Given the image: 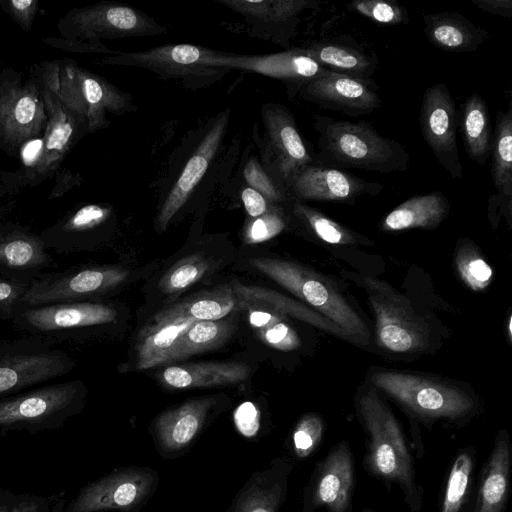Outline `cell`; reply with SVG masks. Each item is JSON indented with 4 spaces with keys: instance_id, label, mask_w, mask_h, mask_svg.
<instances>
[{
    "instance_id": "obj_1",
    "label": "cell",
    "mask_w": 512,
    "mask_h": 512,
    "mask_svg": "<svg viewBox=\"0 0 512 512\" xmlns=\"http://www.w3.org/2000/svg\"><path fill=\"white\" fill-rule=\"evenodd\" d=\"M357 413L366 435V472L388 489L397 485L410 511L420 512L424 489L417 483L410 448L396 417L371 388L358 397Z\"/></svg>"
},
{
    "instance_id": "obj_2",
    "label": "cell",
    "mask_w": 512,
    "mask_h": 512,
    "mask_svg": "<svg viewBox=\"0 0 512 512\" xmlns=\"http://www.w3.org/2000/svg\"><path fill=\"white\" fill-rule=\"evenodd\" d=\"M319 148L316 161L336 168H357L377 173L404 172L410 155L398 141L379 134L367 121L337 120L313 115Z\"/></svg>"
},
{
    "instance_id": "obj_3",
    "label": "cell",
    "mask_w": 512,
    "mask_h": 512,
    "mask_svg": "<svg viewBox=\"0 0 512 512\" xmlns=\"http://www.w3.org/2000/svg\"><path fill=\"white\" fill-rule=\"evenodd\" d=\"M249 263L256 270L305 302L308 307L338 325L351 340L364 344L369 330L346 298L324 276L298 263L254 257Z\"/></svg>"
},
{
    "instance_id": "obj_4",
    "label": "cell",
    "mask_w": 512,
    "mask_h": 512,
    "mask_svg": "<svg viewBox=\"0 0 512 512\" xmlns=\"http://www.w3.org/2000/svg\"><path fill=\"white\" fill-rule=\"evenodd\" d=\"M87 389L81 380H69L22 391L0 399V432L30 433L62 427L81 412Z\"/></svg>"
},
{
    "instance_id": "obj_5",
    "label": "cell",
    "mask_w": 512,
    "mask_h": 512,
    "mask_svg": "<svg viewBox=\"0 0 512 512\" xmlns=\"http://www.w3.org/2000/svg\"><path fill=\"white\" fill-rule=\"evenodd\" d=\"M117 317V309L107 303L59 302L20 305L12 318V323L23 333L54 345L81 339L113 324Z\"/></svg>"
},
{
    "instance_id": "obj_6",
    "label": "cell",
    "mask_w": 512,
    "mask_h": 512,
    "mask_svg": "<svg viewBox=\"0 0 512 512\" xmlns=\"http://www.w3.org/2000/svg\"><path fill=\"white\" fill-rule=\"evenodd\" d=\"M374 385L425 421L458 422L470 416L474 401L457 387L414 374L379 371L372 375Z\"/></svg>"
},
{
    "instance_id": "obj_7",
    "label": "cell",
    "mask_w": 512,
    "mask_h": 512,
    "mask_svg": "<svg viewBox=\"0 0 512 512\" xmlns=\"http://www.w3.org/2000/svg\"><path fill=\"white\" fill-rule=\"evenodd\" d=\"M33 336L0 342V399L70 373L75 360Z\"/></svg>"
},
{
    "instance_id": "obj_8",
    "label": "cell",
    "mask_w": 512,
    "mask_h": 512,
    "mask_svg": "<svg viewBox=\"0 0 512 512\" xmlns=\"http://www.w3.org/2000/svg\"><path fill=\"white\" fill-rule=\"evenodd\" d=\"M216 50L192 44H165L139 52H117L103 63L147 69L161 78L176 79L188 89L207 87L230 70L209 62Z\"/></svg>"
},
{
    "instance_id": "obj_9",
    "label": "cell",
    "mask_w": 512,
    "mask_h": 512,
    "mask_svg": "<svg viewBox=\"0 0 512 512\" xmlns=\"http://www.w3.org/2000/svg\"><path fill=\"white\" fill-rule=\"evenodd\" d=\"M128 270L111 265L73 266L60 272H44L32 281L21 305L95 301L126 281Z\"/></svg>"
},
{
    "instance_id": "obj_10",
    "label": "cell",
    "mask_w": 512,
    "mask_h": 512,
    "mask_svg": "<svg viewBox=\"0 0 512 512\" xmlns=\"http://www.w3.org/2000/svg\"><path fill=\"white\" fill-rule=\"evenodd\" d=\"M376 319V339L383 349L409 353L428 345V330L401 295L388 283L364 277L362 282Z\"/></svg>"
},
{
    "instance_id": "obj_11",
    "label": "cell",
    "mask_w": 512,
    "mask_h": 512,
    "mask_svg": "<svg viewBox=\"0 0 512 512\" xmlns=\"http://www.w3.org/2000/svg\"><path fill=\"white\" fill-rule=\"evenodd\" d=\"M262 118V166L287 188L296 171L316 161L315 155L308 150L287 107L279 103H266L262 106Z\"/></svg>"
},
{
    "instance_id": "obj_12",
    "label": "cell",
    "mask_w": 512,
    "mask_h": 512,
    "mask_svg": "<svg viewBox=\"0 0 512 512\" xmlns=\"http://www.w3.org/2000/svg\"><path fill=\"white\" fill-rule=\"evenodd\" d=\"M355 484V462L347 441L333 445L319 460L304 490L301 512H351Z\"/></svg>"
},
{
    "instance_id": "obj_13",
    "label": "cell",
    "mask_w": 512,
    "mask_h": 512,
    "mask_svg": "<svg viewBox=\"0 0 512 512\" xmlns=\"http://www.w3.org/2000/svg\"><path fill=\"white\" fill-rule=\"evenodd\" d=\"M422 137L437 161L453 179L463 176L457 146L458 110L445 83H437L423 94L420 116Z\"/></svg>"
},
{
    "instance_id": "obj_14",
    "label": "cell",
    "mask_w": 512,
    "mask_h": 512,
    "mask_svg": "<svg viewBox=\"0 0 512 512\" xmlns=\"http://www.w3.org/2000/svg\"><path fill=\"white\" fill-rule=\"evenodd\" d=\"M156 483L157 475L148 468L119 469L84 487L66 512L130 510L149 497Z\"/></svg>"
},
{
    "instance_id": "obj_15",
    "label": "cell",
    "mask_w": 512,
    "mask_h": 512,
    "mask_svg": "<svg viewBox=\"0 0 512 512\" xmlns=\"http://www.w3.org/2000/svg\"><path fill=\"white\" fill-rule=\"evenodd\" d=\"M384 186L317 161L300 168L288 182L290 199L354 204L363 194L377 195Z\"/></svg>"
},
{
    "instance_id": "obj_16",
    "label": "cell",
    "mask_w": 512,
    "mask_h": 512,
    "mask_svg": "<svg viewBox=\"0 0 512 512\" xmlns=\"http://www.w3.org/2000/svg\"><path fill=\"white\" fill-rule=\"evenodd\" d=\"M217 67L237 69L271 77L283 82L290 97L308 81L330 71L322 68L300 48L263 55H239L217 51L209 59Z\"/></svg>"
},
{
    "instance_id": "obj_17",
    "label": "cell",
    "mask_w": 512,
    "mask_h": 512,
    "mask_svg": "<svg viewBox=\"0 0 512 512\" xmlns=\"http://www.w3.org/2000/svg\"><path fill=\"white\" fill-rule=\"evenodd\" d=\"M378 88L372 79L366 81L329 72L302 85L297 95L324 109L359 117L382 106Z\"/></svg>"
},
{
    "instance_id": "obj_18",
    "label": "cell",
    "mask_w": 512,
    "mask_h": 512,
    "mask_svg": "<svg viewBox=\"0 0 512 512\" xmlns=\"http://www.w3.org/2000/svg\"><path fill=\"white\" fill-rule=\"evenodd\" d=\"M78 34L90 40L166 34L167 28L144 12L125 4L99 3L74 16Z\"/></svg>"
},
{
    "instance_id": "obj_19",
    "label": "cell",
    "mask_w": 512,
    "mask_h": 512,
    "mask_svg": "<svg viewBox=\"0 0 512 512\" xmlns=\"http://www.w3.org/2000/svg\"><path fill=\"white\" fill-rule=\"evenodd\" d=\"M229 109L219 114L206 130L189 156L178 178L167 193L156 218V228L164 231L172 218L184 206L207 172L224 138Z\"/></svg>"
},
{
    "instance_id": "obj_20",
    "label": "cell",
    "mask_w": 512,
    "mask_h": 512,
    "mask_svg": "<svg viewBox=\"0 0 512 512\" xmlns=\"http://www.w3.org/2000/svg\"><path fill=\"white\" fill-rule=\"evenodd\" d=\"M43 106L35 87L27 84L0 89V147L19 146L37 136L44 123Z\"/></svg>"
},
{
    "instance_id": "obj_21",
    "label": "cell",
    "mask_w": 512,
    "mask_h": 512,
    "mask_svg": "<svg viewBox=\"0 0 512 512\" xmlns=\"http://www.w3.org/2000/svg\"><path fill=\"white\" fill-rule=\"evenodd\" d=\"M55 266L39 236L20 227H0V274L32 283L44 269Z\"/></svg>"
},
{
    "instance_id": "obj_22",
    "label": "cell",
    "mask_w": 512,
    "mask_h": 512,
    "mask_svg": "<svg viewBox=\"0 0 512 512\" xmlns=\"http://www.w3.org/2000/svg\"><path fill=\"white\" fill-rule=\"evenodd\" d=\"M68 82L85 111L89 132L108 125L105 117L107 112L124 115L138 109L131 94L89 71L80 69L68 72Z\"/></svg>"
},
{
    "instance_id": "obj_23",
    "label": "cell",
    "mask_w": 512,
    "mask_h": 512,
    "mask_svg": "<svg viewBox=\"0 0 512 512\" xmlns=\"http://www.w3.org/2000/svg\"><path fill=\"white\" fill-rule=\"evenodd\" d=\"M511 451L509 434L502 429L495 437L479 476L472 512H503L505 509L510 491Z\"/></svg>"
},
{
    "instance_id": "obj_24",
    "label": "cell",
    "mask_w": 512,
    "mask_h": 512,
    "mask_svg": "<svg viewBox=\"0 0 512 512\" xmlns=\"http://www.w3.org/2000/svg\"><path fill=\"white\" fill-rule=\"evenodd\" d=\"M110 216L109 208L88 204L43 231L39 237L47 250L59 254L87 250L93 245V234L107 223Z\"/></svg>"
},
{
    "instance_id": "obj_25",
    "label": "cell",
    "mask_w": 512,
    "mask_h": 512,
    "mask_svg": "<svg viewBox=\"0 0 512 512\" xmlns=\"http://www.w3.org/2000/svg\"><path fill=\"white\" fill-rule=\"evenodd\" d=\"M214 403L211 397L193 399L161 413L154 425L159 447L166 452L186 448L202 429Z\"/></svg>"
},
{
    "instance_id": "obj_26",
    "label": "cell",
    "mask_w": 512,
    "mask_h": 512,
    "mask_svg": "<svg viewBox=\"0 0 512 512\" xmlns=\"http://www.w3.org/2000/svg\"><path fill=\"white\" fill-rule=\"evenodd\" d=\"M250 367L242 362L206 361L172 365L159 373L162 384L171 389L230 385L245 381Z\"/></svg>"
},
{
    "instance_id": "obj_27",
    "label": "cell",
    "mask_w": 512,
    "mask_h": 512,
    "mask_svg": "<svg viewBox=\"0 0 512 512\" xmlns=\"http://www.w3.org/2000/svg\"><path fill=\"white\" fill-rule=\"evenodd\" d=\"M424 34L436 48L446 52H474L490 35L457 12H440L423 16Z\"/></svg>"
},
{
    "instance_id": "obj_28",
    "label": "cell",
    "mask_w": 512,
    "mask_h": 512,
    "mask_svg": "<svg viewBox=\"0 0 512 512\" xmlns=\"http://www.w3.org/2000/svg\"><path fill=\"white\" fill-rule=\"evenodd\" d=\"M292 469L288 459L274 460L269 469L255 474L242 489L233 512H278Z\"/></svg>"
},
{
    "instance_id": "obj_29",
    "label": "cell",
    "mask_w": 512,
    "mask_h": 512,
    "mask_svg": "<svg viewBox=\"0 0 512 512\" xmlns=\"http://www.w3.org/2000/svg\"><path fill=\"white\" fill-rule=\"evenodd\" d=\"M301 48L322 68L366 81L371 80L379 63L375 54L338 39L317 41Z\"/></svg>"
},
{
    "instance_id": "obj_30",
    "label": "cell",
    "mask_w": 512,
    "mask_h": 512,
    "mask_svg": "<svg viewBox=\"0 0 512 512\" xmlns=\"http://www.w3.org/2000/svg\"><path fill=\"white\" fill-rule=\"evenodd\" d=\"M449 200L441 191L413 196L390 211L381 221L385 232L437 227L449 214Z\"/></svg>"
},
{
    "instance_id": "obj_31",
    "label": "cell",
    "mask_w": 512,
    "mask_h": 512,
    "mask_svg": "<svg viewBox=\"0 0 512 512\" xmlns=\"http://www.w3.org/2000/svg\"><path fill=\"white\" fill-rule=\"evenodd\" d=\"M458 128L468 157L484 165L492 144L491 119L485 100L472 93L458 111Z\"/></svg>"
},
{
    "instance_id": "obj_32",
    "label": "cell",
    "mask_w": 512,
    "mask_h": 512,
    "mask_svg": "<svg viewBox=\"0 0 512 512\" xmlns=\"http://www.w3.org/2000/svg\"><path fill=\"white\" fill-rule=\"evenodd\" d=\"M232 290L240 301L271 306L286 316L294 317L337 337L351 340L338 325L307 305L293 300L284 294L263 287L243 285L239 282L233 284Z\"/></svg>"
},
{
    "instance_id": "obj_33",
    "label": "cell",
    "mask_w": 512,
    "mask_h": 512,
    "mask_svg": "<svg viewBox=\"0 0 512 512\" xmlns=\"http://www.w3.org/2000/svg\"><path fill=\"white\" fill-rule=\"evenodd\" d=\"M196 321L192 318H175L143 329L136 345L137 368L148 369L165 364L178 339Z\"/></svg>"
},
{
    "instance_id": "obj_34",
    "label": "cell",
    "mask_w": 512,
    "mask_h": 512,
    "mask_svg": "<svg viewBox=\"0 0 512 512\" xmlns=\"http://www.w3.org/2000/svg\"><path fill=\"white\" fill-rule=\"evenodd\" d=\"M238 308V299L232 288L224 286L213 292L174 304L155 316V323L175 318H192L197 321L220 320Z\"/></svg>"
},
{
    "instance_id": "obj_35",
    "label": "cell",
    "mask_w": 512,
    "mask_h": 512,
    "mask_svg": "<svg viewBox=\"0 0 512 512\" xmlns=\"http://www.w3.org/2000/svg\"><path fill=\"white\" fill-rule=\"evenodd\" d=\"M238 308L245 309L251 327L267 346L292 351L300 346V338L286 321V315L271 306L238 300Z\"/></svg>"
},
{
    "instance_id": "obj_36",
    "label": "cell",
    "mask_w": 512,
    "mask_h": 512,
    "mask_svg": "<svg viewBox=\"0 0 512 512\" xmlns=\"http://www.w3.org/2000/svg\"><path fill=\"white\" fill-rule=\"evenodd\" d=\"M80 123H87L86 116L70 105L60 114L52 110L47 136L43 140V149L37 164L39 174H45L69 150L75 137L79 136Z\"/></svg>"
},
{
    "instance_id": "obj_37",
    "label": "cell",
    "mask_w": 512,
    "mask_h": 512,
    "mask_svg": "<svg viewBox=\"0 0 512 512\" xmlns=\"http://www.w3.org/2000/svg\"><path fill=\"white\" fill-rule=\"evenodd\" d=\"M474 471V447L459 450L448 472L439 512L466 511L473 489Z\"/></svg>"
},
{
    "instance_id": "obj_38",
    "label": "cell",
    "mask_w": 512,
    "mask_h": 512,
    "mask_svg": "<svg viewBox=\"0 0 512 512\" xmlns=\"http://www.w3.org/2000/svg\"><path fill=\"white\" fill-rule=\"evenodd\" d=\"M234 323L228 320L196 321L178 339L166 363L215 349L232 335Z\"/></svg>"
},
{
    "instance_id": "obj_39",
    "label": "cell",
    "mask_w": 512,
    "mask_h": 512,
    "mask_svg": "<svg viewBox=\"0 0 512 512\" xmlns=\"http://www.w3.org/2000/svg\"><path fill=\"white\" fill-rule=\"evenodd\" d=\"M491 175L498 193L512 195V109L498 111L491 144Z\"/></svg>"
},
{
    "instance_id": "obj_40",
    "label": "cell",
    "mask_w": 512,
    "mask_h": 512,
    "mask_svg": "<svg viewBox=\"0 0 512 512\" xmlns=\"http://www.w3.org/2000/svg\"><path fill=\"white\" fill-rule=\"evenodd\" d=\"M315 1L308 0H266L265 10L257 24L264 26L265 33L270 32L274 42L288 47L290 39L296 34L300 15L310 9Z\"/></svg>"
},
{
    "instance_id": "obj_41",
    "label": "cell",
    "mask_w": 512,
    "mask_h": 512,
    "mask_svg": "<svg viewBox=\"0 0 512 512\" xmlns=\"http://www.w3.org/2000/svg\"><path fill=\"white\" fill-rule=\"evenodd\" d=\"M289 210L313 236L332 245L354 244L358 235L305 202L290 199Z\"/></svg>"
},
{
    "instance_id": "obj_42",
    "label": "cell",
    "mask_w": 512,
    "mask_h": 512,
    "mask_svg": "<svg viewBox=\"0 0 512 512\" xmlns=\"http://www.w3.org/2000/svg\"><path fill=\"white\" fill-rule=\"evenodd\" d=\"M209 269V262L200 254H192L178 261L159 281L163 293L181 292L198 281Z\"/></svg>"
},
{
    "instance_id": "obj_43",
    "label": "cell",
    "mask_w": 512,
    "mask_h": 512,
    "mask_svg": "<svg viewBox=\"0 0 512 512\" xmlns=\"http://www.w3.org/2000/svg\"><path fill=\"white\" fill-rule=\"evenodd\" d=\"M346 8L382 26L409 22L407 9L394 0H357L346 4Z\"/></svg>"
},
{
    "instance_id": "obj_44",
    "label": "cell",
    "mask_w": 512,
    "mask_h": 512,
    "mask_svg": "<svg viewBox=\"0 0 512 512\" xmlns=\"http://www.w3.org/2000/svg\"><path fill=\"white\" fill-rule=\"evenodd\" d=\"M455 262L460 277L472 290L481 291L488 287L492 269L472 245H461Z\"/></svg>"
},
{
    "instance_id": "obj_45",
    "label": "cell",
    "mask_w": 512,
    "mask_h": 512,
    "mask_svg": "<svg viewBox=\"0 0 512 512\" xmlns=\"http://www.w3.org/2000/svg\"><path fill=\"white\" fill-rule=\"evenodd\" d=\"M287 225V217L281 204H271L268 210L251 218L244 229L243 241L247 245L258 244L270 240L280 234Z\"/></svg>"
},
{
    "instance_id": "obj_46",
    "label": "cell",
    "mask_w": 512,
    "mask_h": 512,
    "mask_svg": "<svg viewBox=\"0 0 512 512\" xmlns=\"http://www.w3.org/2000/svg\"><path fill=\"white\" fill-rule=\"evenodd\" d=\"M243 175L248 186L261 193L270 203L282 204L290 200L287 188L271 176L255 156L246 162Z\"/></svg>"
},
{
    "instance_id": "obj_47",
    "label": "cell",
    "mask_w": 512,
    "mask_h": 512,
    "mask_svg": "<svg viewBox=\"0 0 512 512\" xmlns=\"http://www.w3.org/2000/svg\"><path fill=\"white\" fill-rule=\"evenodd\" d=\"M324 431L322 418L314 413L301 417L292 435L293 450L298 458H307L319 447Z\"/></svg>"
},
{
    "instance_id": "obj_48",
    "label": "cell",
    "mask_w": 512,
    "mask_h": 512,
    "mask_svg": "<svg viewBox=\"0 0 512 512\" xmlns=\"http://www.w3.org/2000/svg\"><path fill=\"white\" fill-rule=\"evenodd\" d=\"M30 284L0 274V320H12Z\"/></svg>"
},
{
    "instance_id": "obj_49",
    "label": "cell",
    "mask_w": 512,
    "mask_h": 512,
    "mask_svg": "<svg viewBox=\"0 0 512 512\" xmlns=\"http://www.w3.org/2000/svg\"><path fill=\"white\" fill-rule=\"evenodd\" d=\"M260 411L252 402H243L234 411V423L237 430L247 438L254 437L260 428Z\"/></svg>"
},
{
    "instance_id": "obj_50",
    "label": "cell",
    "mask_w": 512,
    "mask_h": 512,
    "mask_svg": "<svg viewBox=\"0 0 512 512\" xmlns=\"http://www.w3.org/2000/svg\"><path fill=\"white\" fill-rule=\"evenodd\" d=\"M8 12L22 26L23 29L29 30L33 21L37 2L34 0H12L3 2Z\"/></svg>"
},
{
    "instance_id": "obj_51",
    "label": "cell",
    "mask_w": 512,
    "mask_h": 512,
    "mask_svg": "<svg viewBox=\"0 0 512 512\" xmlns=\"http://www.w3.org/2000/svg\"><path fill=\"white\" fill-rule=\"evenodd\" d=\"M241 199L246 212L251 218L264 214L272 204L261 193L249 186L242 190Z\"/></svg>"
},
{
    "instance_id": "obj_52",
    "label": "cell",
    "mask_w": 512,
    "mask_h": 512,
    "mask_svg": "<svg viewBox=\"0 0 512 512\" xmlns=\"http://www.w3.org/2000/svg\"><path fill=\"white\" fill-rule=\"evenodd\" d=\"M479 9L504 18L512 17V0H471Z\"/></svg>"
},
{
    "instance_id": "obj_53",
    "label": "cell",
    "mask_w": 512,
    "mask_h": 512,
    "mask_svg": "<svg viewBox=\"0 0 512 512\" xmlns=\"http://www.w3.org/2000/svg\"><path fill=\"white\" fill-rule=\"evenodd\" d=\"M43 149V140L34 139L28 141L22 150V159L26 165H31L35 161L38 162Z\"/></svg>"
},
{
    "instance_id": "obj_54",
    "label": "cell",
    "mask_w": 512,
    "mask_h": 512,
    "mask_svg": "<svg viewBox=\"0 0 512 512\" xmlns=\"http://www.w3.org/2000/svg\"><path fill=\"white\" fill-rule=\"evenodd\" d=\"M38 506L35 503H22L15 507L12 512H37Z\"/></svg>"
},
{
    "instance_id": "obj_55",
    "label": "cell",
    "mask_w": 512,
    "mask_h": 512,
    "mask_svg": "<svg viewBox=\"0 0 512 512\" xmlns=\"http://www.w3.org/2000/svg\"><path fill=\"white\" fill-rule=\"evenodd\" d=\"M359 512H376V511H374L373 509H371V508H369V507H365V508H363V509H362L361 511H359Z\"/></svg>"
},
{
    "instance_id": "obj_56",
    "label": "cell",
    "mask_w": 512,
    "mask_h": 512,
    "mask_svg": "<svg viewBox=\"0 0 512 512\" xmlns=\"http://www.w3.org/2000/svg\"><path fill=\"white\" fill-rule=\"evenodd\" d=\"M0 512H8V511L4 508H0Z\"/></svg>"
}]
</instances>
